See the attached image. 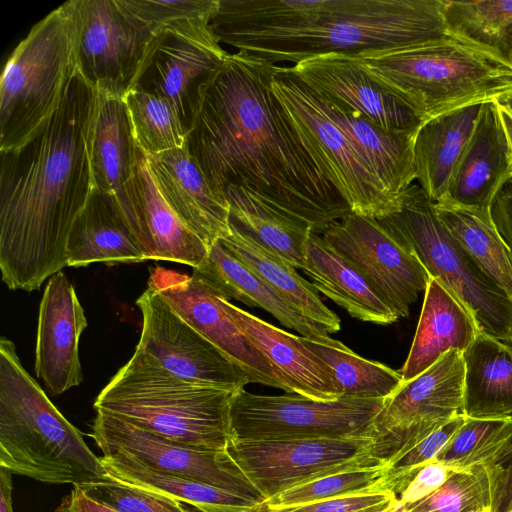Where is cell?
<instances>
[{"mask_svg": "<svg viewBox=\"0 0 512 512\" xmlns=\"http://www.w3.org/2000/svg\"><path fill=\"white\" fill-rule=\"evenodd\" d=\"M483 464L491 488V511H512V418L483 441L458 467Z\"/></svg>", "mask_w": 512, "mask_h": 512, "instance_id": "obj_42", "label": "cell"}, {"mask_svg": "<svg viewBox=\"0 0 512 512\" xmlns=\"http://www.w3.org/2000/svg\"><path fill=\"white\" fill-rule=\"evenodd\" d=\"M442 11L453 36L488 48L506 59L512 41V0H443Z\"/></svg>", "mask_w": 512, "mask_h": 512, "instance_id": "obj_38", "label": "cell"}, {"mask_svg": "<svg viewBox=\"0 0 512 512\" xmlns=\"http://www.w3.org/2000/svg\"><path fill=\"white\" fill-rule=\"evenodd\" d=\"M12 490V473L0 467V512H14Z\"/></svg>", "mask_w": 512, "mask_h": 512, "instance_id": "obj_50", "label": "cell"}, {"mask_svg": "<svg viewBox=\"0 0 512 512\" xmlns=\"http://www.w3.org/2000/svg\"><path fill=\"white\" fill-rule=\"evenodd\" d=\"M463 352L451 350L409 381H402L374 422L377 455L392 460L464 414Z\"/></svg>", "mask_w": 512, "mask_h": 512, "instance_id": "obj_13", "label": "cell"}, {"mask_svg": "<svg viewBox=\"0 0 512 512\" xmlns=\"http://www.w3.org/2000/svg\"><path fill=\"white\" fill-rule=\"evenodd\" d=\"M66 258L67 267L147 261L116 202L95 187L71 227Z\"/></svg>", "mask_w": 512, "mask_h": 512, "instance_id": "obj_26", "label": "cell"}, {"mask_svg": "<svg viewBox=\"0 0 512 512\" xmlns=\"http://www.w3.org/2000/svg\"><path fill=\"white\" fill-rule=\"evenodd\" d=\"M192 274L208 282L228 300L233 298L247 306L264 309L282 325L299 332L303 337L328 334L291 308L219 240L208 248L207 257L193 268Z\"/></svg>", "mask_w": 512, "mask_h": 512, "instance_id": "obj_33", "label": "cell"}, {"mask_svg": "<svg viewBox=\"0 0 512 512\" xmlns=\"http://www.w3.org/2000/svg\"><path fill=\"white\" fill-rule=\"evenodd\" d=\"M507 420L466 417L463 425L436 460L458 469L459 465Z\"/></svg>", "mask_w": 512, "mask_h": 512, "instance_id": "obj_46", "label": "cell"}, {"mask_svg": "<svg viewBox=\"0 0 512 512\" xmlns=\"http://www.w3.org/2000/svg\"><path fill=\"white\" fill-rule=\"evenodd\" d=\"M210 23L190 19L155 32L131 88L168 101L186 134L193 127L205 85L228 54Z\"/></svg>", "mask_w": 512, "mask_h": 512, "instance_id": "obj_12", "label": "cell"}, {"mask_svg": "<svg viewBox=\"0 0 512 512\" xmlns=\"http://www.w3.org/2000/svg\"><path fill=\"white\" fill-rule=\"evenodd\" d=\"M456 468L439 460L423 465L397 495L394 512H406L437 490Z\"/></svg>", "mask_w": 512, "mask_h": 512, "instance_id": "obj_47", "label": "cell"}, {"mask_svg": "<svg viewBox=\"0 0 512 512\" xmlns=\"http://www.w3.org/2000/svg\"><path fill=\"white\" fill-rule=\"evenodd\" d=\"M219 241L299 314L327 333L341 329L339 317L323 303L312 283L301 277L289 262L231 225Z\"/></svg>", "mask_w": 512, "mask_h": 512, "instance_id": "obj_32", "label": "cell"}, {"mask_svg": "<svg viewBox=\"0 0 512 512\" xmlns=\"http://www.w3.org/2000/svg\"><path fill=\"white\" fill-rule=\"evenodd\" d=\"M510 512H512V511H510Z\"/></svg>", "mask_w": 512, "mask_h": 512, "instance_id": "obj_55", "label": "cell"}, {"mask_svg": "<svg viewBox=\"0 0 512 512\" xmlns=\"http://www.w3.org/2000/svg\"><path fill=\"white\" fill-rule=\"evenodd\" d=\"M385 399L340 397L321 401L301 395H258L244 388L230 405L232 439L280 441L374 435Z\"/></svg>", "mask_w": 512, "mask_h": 512, "instance_id": "obj_10", "label": "cell"}, {"mask_svg": "<svg viewBox=\"0 0 512 512\" xmlns=\"http://www.w3.org/2000/svg\"><path fill=\"white\" fill-rule=\"evenodd\" d=\"M494 101L512 115V88L499 95Z\"/></svg>", "mask_w": 512, "mask_h": 512, "instance_id": "obj_52", "label": "cell"}, {"mask_svg": "<svg viewBox=\"0 0 512 512\" xmlns=\"http://www.w3.org/2000/svg\"><path fill=\"white\" fill-rule=\"evenodd\" d=\"M120 4L151 33L190 19L212 20L219 0H119Z\"/></svg>", "mask_w": 512, "mask_h": 512, "instance_id": "obj_44", "label": "cell"}, {"mask_svg": "<svg viewBox=\"0 0 512 512\" xmlns=\"http://www.w3.org/2000/svg\"><path fill=\"white\" fill-rule=\"evenodd\" d=\"M319 97L327 114L349 138L386 190L401 201L403 193L416 180L414 140L417 132H386L359 112Z\"/></svg>", "mask_w": 512, "mask_h": 512, "instance_id": "obj_28", "label": "cell"}, {"mask_svg": "<svg viewBox=\"0 0 512 512\" xmlns=\"http://www.w3.org/2000/svg\"><path fill=\"white\" fill-rule=\"evenodd\" d=\"M87 319L72 283L59 271L49 278L39 306L35 372L51 394L83 380L79 341Z\"/></svg>", "mask_w": 512, "mask_h": 512, "instance_id": "obj_20", "label": "cell"}, {"mask_svg": "<svg viewBox=\"0 0 512 512\" xmlns=\"http://www.w3.org/2000/svg\"><path fill=\"white\" fill-rule=\"evenodd\" d=\"M235 392L184 381L136 347L101 390L94 408L180 444L226 450Z\"/></svg>", "mask_w": 512, "mask_h": 512, "instance_id": "obj_6", "label": "cell"}, {"mask_svg": "<svg viewBox=\"0 0 512 512\" xmlns=\"http://www.w3.org/2000/svg\"><path fill=\"white\" fill-rule=\"evenodd\" d=\"M434 205L419 184H412L399 209L378 220L468 310L481 332L512 340V300L453 238Z\"/></svg>", "mask_w": 512, "mask_h": 512, "instance_id": "obj_8", "label": "cell"}, {"mask_svg": "<svg viewBox=\"0 0 512 512\" xmlns=\"http://www.w3.org/2000/svg\"><path fill=\"white\" fill-rule=\"evenodd\" d=\"M386 462L322 476L296 485L268 499L266 510L301 506L345 496L390 490L386 483Z\"/></svg>", "mask_w": 512, "mask_h": 512, "instance_id": "obj_39", "label": "cell"}, {"mask_svg": "<svg viewBox=\"0 0 512 512\" xmlns=\"http://www.w3.org/2000/svg\"><path fill=\"white\" fill-rule=\"evenodd\" d=\"M226 308L239 328L268 359L287 393L332 401L341 397L330 368L295 336L233 305Z\"/></svg>", "mask_w": 512, "mask_h": 512, "instance_id": "obj_24", "label": "cell"}, {"mask_svg": "<svg viewBox=\"0 0 512 512\" xmlns=\"http://www.w3.org/2000/svg\"><path fill=\"white\" fill-rule=\"evenodd\" d=\"M78 72L99 93L124 98L154 36L119 0H70Z\"/></svg>", "mask_w": 512, "mask_h": 512, "instance_id": "obj_14", "label": "cell"}, {"mask_svg": "<svg viewBox=\"0 0 512 512\" xmlns=\"http://www.w3.org/2000/svg\"><path fill=\"white\" fill-rule=\"evenodd\" d=\"M226 451L264 501L322 476L386 462L377 455L374 435L280 441L231 439Z\"/></svg>", "mask_w": 512, "mask_h": 512, "instance_id": "obj_11", "label": "cell"}, {"mask_svg": "<svg viewBox=\"0 0 512 512\" xmlns=\"http://www.w3.org/2000/svg\"><path fill=\"white\" fill-rule=\"evenodd\" d=\"M487 470L476 463L455 470L433 493L406 512H483L491 510Z\"/></svg>", "mask_w": 512, "mask_h": 512, "instance_id": "obj_41", "label": "cell"}, {"mask_svg": "<svg viewBox=\"0 0 512 512\" xmlns=\"http://www.w3.org/2000/svg\"><path fill=\"white\" fill-rule=\"evenodd\" d=\"M0 467L79 487L110 478L80 431L24 369L14 343L0 340Z\"/></svg>", "mask_w": 512, "mask_h": 512, "instance_id": "obj_4", "label": "cell"}, {"mask_svg": "<svg viewBox=\"0 0 512 512\" xmlns=\"http://www.w3.org/2000/svg\"><path fill=\"white\" fill-rule=\"evenodd\" d=\"M443 0H219L220 43L277 65L358 55L453 37Z\"/></svg>", "mask_w": 512, "mask_h": 512, "instance_id": "obj_3", "label": "cell"}, {"mask_svg": "<svg viewBox=\"0 0 512 512\" xmlns=\"http://www.w3.org/2000/svg\"><path fill=\"white\" fill-rule=\"evenodd\" d=\"M142 314L138 349L172 375L192 384L238 391L247 375L182 319L152 287L136 300Z\"/></svg>", "mask_w": 512, "mask_h": 512, "instance_id": "obj_16", "label": "cell"}, {"mask_svg": "<svg viewBox=\"0 0 512 512\" xmlns=\"http://www.w3.org/2000/svg\"><path fill=\"white\" fill-rule=\"evenodd\" d=\"M147 158L166 202L208 248L229 232L228 203L211 189L186 145Z\"/></svg>", "mask_w": 512, "mask_h": 512, "instance_id": "obj_23", "label": "cell"}, {"mask_svg": "<svg viewBox=\"0 0 512 512\" xmlns=\"http://www.w3.org/2000/svg\"><path fill=\"white\" fill-rule=\"evenodd\" d=\"M498 105V104H497ZM501 123L505 132L506 141L508 145V152L510 164L512 168V115L503 107L498 105Z\"/></svg>", "mask_w": 512, "mask_h": 512, "instance_id": "obj_51", "label": "cell"}, {"mask_svg": "<svg viewBox=\"0 0 512 512\" xmlns=\"http://www.w3.org/2000/svg\"><path fill=\"white\" fill-rule=\"evenodd\" d=\"M483 512H492V511L489 509V510H485V511H483Z\"/></svg>", "mask_w": 512, "mask_h": 512, "instance_id": "obj_54", "label": "cell"}, {"mask_svg": "<svg viewBox=\"0 0 512 512\" xmlns=\"http://www.w3.org/2000/svg\"><path fill=\"white\" fill-rule=\"evenodd\" d=\"M506 59L512 64V41L508 47Z\"/></svg>", "mask_w": 512, "mask_h": 512, "instance_id": "obj_53", "label": "cell"}, {"mask_svg": "<svg viewBox=\"0 0 512 512\" xmlns=\"http://www.w3.org/2000/svg\"><path fill=\"white\" fill-rule=\"evenodd\" d=\"M134 183V211L128 225L147 260L199 266L207 257L208 247L166 202L147 154L138 144Z\"/></svg>", "mask_w": 512, "mask_h": 512, "instance_id": "obj_22", "label": "cell"}, {"mask_svg": "<svg viewBox=\"0 0 512 512\" xmlns=\"http://www.w3.org/2000/svg\"><path fill=\"white\" fill-rule=\"evenodd\" d=\"M300 338L330 368L341 397L386 399L403 381L400 371L367 360L328 335Z\"/></svg>", "mask_w": 512, "mask_h": 512, "instance_id": "obj_37", "label": "cell"}, {"mask_svg": "<svg viewBox=\"0 0 512 512\" xmlns=\"http://www.w3.org/2000/svg\"><path fill=\"white\" fill-rule=\"evenodd\" d=\"M303 271L310 277L317 291L356 319L380 325H388L400 319L368 280L319 234H310Z\"/></svg>", "mask_w": 512, "mask_h": 512, "instance_id": "obj_29", "label": "cell"}, {"mask_svg": "<svg viewBox=\"0 0 512 512\" xmlns=\"http://www.w3.org/2000/svg\"><path fill=\"white\" fill-rule=\"evenodd\" d=\"M435 212L478 268L512 300V252L489 210L444 204Z\"/></svg>", "mask_w": 512, "mask_h": 512, "instance_id": "obj_36", "label": "cell"}, {"mask_svg": "<svg viewBox=\"0 0 512 512\" xmlns=\"http://www.w3.org/2000/svg\"><path fill=\"white\" fill-rule=\"evenodd\" d=\"M108 474L192 506L197 512H265L260 501L196 480L155 471L125 456H101Z\"/></svg>", "mask_w": 512, "mask_h": 512, "instance_id": "obj_34", "label": "cell"}, {"mask_svg": "<svg viewBox=\"0 0 512 512\" xmlns=\"http://www.w3.org/2000/svg\"><path fill=\"white\" fill-rule=\"evenodd\" d=\"M79 487L93 499L119 512H190L176 499L123 483L111 476L106 481Z\"/></svg>", "mask_w": 512, "mask_h": 512, "instance_id": "obj_43", "label": "cell"}, {"mask_svg": "<svg viewBox=\"0 0 512 512\" xmlns=\"http://www.w3.org/2000/svg\"><path fill=\"white\" fill-rule=\"evenodd\" d=\"M274 67L246 52L228 53L205 85L186 149L221 199L228 186L244 188L321 235L351 209L274 96Z\"/></svg>", "mask_w": 512, "mask_h": 512, "instance_id": "obj_1", "label": "cell"}, {"mask_svg": "<svg viewBox=\"0 0 512 512\" xmlns=\"http://www.w3.org/2000/svg\"><path fill=\"white\" fill-rule=\"evenodd\" d=\"M54 512H119L90 497L80 487L63 496Z\"/></svg>", "mask_w": 512, "mask_h": 512, "instance_id": "obj_49", "label": "cell"}, {"mask_svg": "<svg viewBox=\"0 0 512 512\" xmlns=\"http://www.w3.org/2000/svg\"><path fill=\"white\" fill-rule=\"evenodd\" d=\"M123 99L136 143L146 154L185 147L187 134L168 101L134 88Z\"/></svg>", "mask_w": 512, "mask_h": 512, "instance_id": "obj_40", "label": "cell"}, {"mask_svg": "<svg viewBox=\"0 0 512 512\" xmlns=\"http://www.w3.org/2000/svg\"><path fill=\"white\" fill-rule=\"evenodd\" d=\"M322 238L406 318L430 275L378 219L350 212L331 223Z\"/></svg>", "mask_w": 512, "mask_h": 512, "instance_id": "obj_17", "label": "cell"}, {"mask_svg": "<svg viewBox=\"0 0 512 512\" xmlns=\"http://www.w3.org/2000/svg\"><path fill=\"white\" fill-rule=\"evenodd\" d=\"M326 100L359 112L390 133H415L422 119L377 82L355 55L330 53L291 66Z\"/></svg>", "mask_w": 512, "mask_h": 512, "instance_id": "obj_19", "label": "cell"}, {"mask_svg": "<svg viewBox=\"0 0 512 512\" xmlns=\"http://www.w3.org/2000/svg\"><path fill=\"white\" fill-rule=\"evenodd\" d=\"M97 90L76 69L57 109L17 148L0 151V269L31 292L67 267L71 227L94 189Z\"/></svg>", "mask_w": 512, "mask_h": 512, "instance_id": "obj_2", "label": "cell"}, {"mask_svg": "<svg viewBox=\"0 0 512 512\" xmlns=\"http://www.w3.org/2000/svg\"><path fill=\"white\" fill-rule=\"evenodd\" d=\"M396 502L393 491L380 490L265 512H394Z\"/></svg>", "mask_w": 512, "mask_h": 512, "instance_id": "obj_45", "label": "cell"}, {"mask_svg": "<svg viewBox=\"0 0 512 512\" xmlns=\"http://www.w3.org/2000/svg\"><path fill=\"white\" fill-rule=\"evenodd\" d=\"M97 93L91 159L94 187L116 202L128 223L134 211L137 143L124 99Z\"/></svg>", "mask_w": 512, "mask_h": 512, "instance_id": "obj_25", "label": "cell"}, {"mask_svg": "<svg viewBox=\"0 0 512 512\" xmlns=\"http://www.w3.org/2000/svg\"><path fill=\"white\" fill-rule=\"evenodd\" d=\"M91 429L102 456H125L169 475L223 488L263 503L264 499L226 450L168 440L121 417L96 411Z\"/></svg>", "mask_w": 512, "mask_h": 512, "instance_id": "obj_15", "label": "cell"}, {"mask_svg": "<svg viewBox=\"0 0 512 512\" xmlns=\"http://www.w3.org/2000/svg\"><path fill=\"white\" fill-rule=\"evenodd\" d=\"M355 56L423 122L462 106L495 100L512 88L508 60L455 36Z\"/></svg>", "mask_w": 512, "mask_h": 512, "instance_id": "obj_5", "label": "cell"}, {"mask_svg": "<svg viewBox=\"0 0 512 512\" xmlns=\"http://www.w3.org/2000/svg\"><path fill=\"white\" fill-rule=\"evenodd\" d=\"M271 90L314 163L349 205L375 219L399 209L395 199L325 111L319 95L291 66L275 65Z\"/></svg>", "mask_w": 512, "mask_h": 512, "instance_id": "obj_9", "label": "cell"}, {"mask_svg": "<svg viewBox=\"0 0 512 512\" xmlns=\"http://www.w3.org/2000/svg\"><path fill=\"white\" fill-rule=\"evenodd\" d=\"M148 286L241 369L249 383L287 392L271 363L236 324L226 308L227 298L216 288L194 274L189 276L160 266L150 271Z\"/></svg>", "mask_w": 512, "mask_h": 512, "instance_id": "obj_18", "label": "cell"}, {"mask_svg": "<svg viewBox=\"0 0 512 512\" xmlns=\"http://www.w3.org/2000/svg\"><path fill=\"white\" fill-rule=\"evenodd\" d=\"M223 197L232 227L296 269H304L306 244L312 233L308 227L277 213L244 188L228 186Z\"/></svg>", "mask_w": 512, "mask_h": 512, "instance_id": "obj_35", "label": "cell"}, {"mask_svg": "<svg viewBox=\"0 0 512 512\" xmlns=\"http://www.w3.org/2000/svg\"><path fill=\"white\" fill-rule=\"evenodd\" d=\"M481 105H466L432 117L422 123L415 135L416 179L434 203L441 202L446 194Z\"/></svg>", "mask_w": 512, "mask_h": 512, "instance_id": "obj_30", "label": "cell"}, {"mask_svg": "<svg viewBox=\"0 0 512 512\" xmlns=\"http://www.w3.org/2000/svg\"><path fill=\"white\" fill-rule=\"evenodd\" d=\"M512 178L508 145L494 100L482 103L474 130L455 167L443 200L437 204L489 210Z\"/></svg>", "mask_w": 512, "mask_h": 512, "instance_id": "obj_21", "label": "cell"}, {"mask_svg": "<svg viewBox=\"0 0 512 512\" xmlns=\"http://www.w3.org/2000/svg\"><path fill=\"white\" fill-rule=\"evenodd\" d=\"M408 357L400 370L409 381L451 350L464 352L480 331L468 310L437 280L430 278Z\"/></svg>", "mask_w": 512, "mask_h": 512, "instance_id": "obj_27", "label": "cell"}, {"mask_svg": "<svg viewBox=\"0 0 512 512\" xmlns=\"http://www.w3.org/2000/svg\"><path fill=\"white\" fill-rule=\"evenodd\" d=\"M492 219L512 252V178L507 180L494 197Z\"/></svg>", "mask_w": 512, "mask_h": 512, "instance_id": "obj_48", "label": "cell"}, {"mask_svg": "<svg viewBox=\"0 0 512 512\" xmlns=\"http://www.w3.org/2000/svg\"><path fill=\"white\" fill-rule=\"evenodd\" d=\"M77 69L70 0L37 22L0 80V151L25 143L59 106Z\"/></svg>", "mask_w": 512, "mask_h": 512, "instance_id": "obj_7", "label": "cell"}, {"mask_svg": "<svg viewBox=\"0 0 512 512\" xmlns=\"http://www.w3.org/2000/svg\"><path fill=\"white\" fill-rule=\"evenodd\" d=\"M464 415L476 419L512 418V340L479 331L463 352Z\"/></svg>", "mask_w": 512, "mask_h": 512, "instance_id": "obj_31", "label": "cell"}]
</instances>
